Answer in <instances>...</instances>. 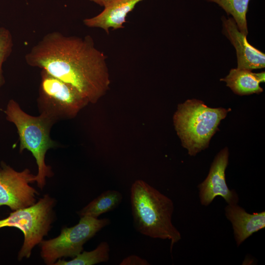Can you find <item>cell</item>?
<instances>
[{
	"instance_id": "1",
	"label": "cell",
	"mask_w": 265,
	"mask_h": 265,
	"mask_svg": "<svg viewBox=\"0 0 265 265\" xmlns=\"http://www.w3.org/2000/svg\"><path fill=\"white\" fill-rule=\"evenodd\" d=\"M25 58L29 66L44 70L74 86L89 103H96L109 88L106 56L95 47L89 35L48 33Z\"/></svg>"
},
{
	"instance_id": "2",
	"label": "cell",
	"mask_w": 265,
	"mask_h": 265,
	"mask_svg": "<svg viewBox=\"0 0 265 265\" xmlns=\"http://www.w3.org/2000/svg\"><path fill=\"white\" fill-rule=\"evenodd\" d=\"M131 203L136 230L152 238L170 240L171 251L181 239L172 222V200L145 181L137 180L131 188Z\"/></svg>"
},
{
	"instance_id": "3",
	"label": "cell",
	"mask_w": 265,
	"mask_h": 265,
	"mask_svg": "<svg viewBox=\"0 0 265 265\" xmlns=\"http://www.w3.org/2000/svg\"><path fill=\"white\" fill-rule=\"evenodd\" d=\"M6 119L16 126L20 140V152L30 151L36 160L38 167L35 182L42 189L46 184V178L53 176L50 166L45 162L47 151L57 146L50 136L52 127L56 122L43 113L32 116L25 112L14 100L9 101L4 110Z\"/></svg>"
},
{
	"instance_id": "4",
	"label": "cell",
	"mask_w": 265,
	"mask_h": 265,
	"mask_svg": "<svg viewBox=\"0 0 265 265\" xmlns=\"http://www.w3.org/2000/svg\"><path fill=\"white\" fill-rule=\"evenodd\" d=\"M231 109L211 108L197 99L179 105L173 117L175 130L188 154L195 156L209 146L221 121Z\"/></svg>"
},
{
	"instance_id": "5",
	"label": "cell",
	"mask_w": 265,
	"mask_h": 265,
	"mask_svg": "<svg viewBox=\"0 0 265 265\" xmlns=\"http://www.w3.org/2000/svg\"><path fill=\"white\" fill-rule=\"evenodd\" d=\"M56 200L47 194L34 204L10 213L0 220V229L14 227L24 234V240L18 254V260L28 259L32 249L47 236L55 218L53 208Z\"/></svg>"
},
{
	"instance_id": "6",
	"label": "cell",
	"mask_w": 265,
	"mask_h": 265,
	"mask_svg": "<svg viewBox=\"0 0 265 265\" xmlns=\"http://www.w3.org/2000/svg\"><path fill=\"white\" fill-rule=\"evenodd\" d=\"M89 103L74 86L41 70L37 99L40 113L57 122L75 117Z\"/></svg>"
},
{
	"instance_id": "7",
	"label": "cell",
	"mask_w": 265,
	"mask_h": 265,
	"mask_svg": "<svg viewBox=\"0 0 265 265\" xmlns=\"http://www.w3.org/2000/svg\"><path fill=\"white\" fill-rule=\"evenodd\" d=\"M110 222L106 218L81 217L75 226L63 228L56 238L41 241L39 245L42 259L45 264L53 265L61 258L76 257L83 251V245Z\"/></svg>"
},
{
	"instance_id": "8",
	"label": "cell",
	"mask_w": 265,
	"mask_h": 265,
	"mask_svg": "<svg viewBox=\"0 0 265 265\" xmlns=\"http://www.w3.org/2000/svg\"><path fill=\"white\" fill-rule=\"evenodd\" d=\"M35 176L28 168L17 171L1 161L0 207L6 206L12 211H15L34 204L39 193L30 184L35 182Z\"/></svg>"
},
{
	"instance_id": "9",
	"label": "cell",
	"mask_w": 265,
	"mask_h": 265,
	"mask_svg": "<svg viewBox=\"0 0 265 265\" xmlns=\"http://www.w3.org/2000/svg\"><path fill=\"white\" fill-rule=\"evenodd\" d=\"M229 151L222 149L216 156L206 178L198 186L200 202L209 206L217 196H221L227 204H238V197L235 190H230L226 184L225 170L228 164Z\"/></svg>"
},
{
	"instance_id": "10",
	"label": "cell",
	"mask_w": 265,
	"mask_h": 265,
	"mask_svg": "<svg viewBox=\"0 0 265 265\" xmlns=\"http://www.w3.org/2000/svg\"><path fill=\"white\" fill-rule=\"evenodd\" d=\"M222 33L235 47L238 68L252 70L265 68V54L253 47L240 32L233 18L222 17Z\"/></svg>"
},
{
	"instance_id": "11",
	"label": "cell",
	"mask_w": 265,
	"mask_h": 265,
	"mask_svg": "<svg viewBox=\"0 0 265 265\" xmlns=\"http://www.w3.org/2000/svg\"><path fill=\"white\" fill-rule=\"evenodd\" d=\"M144 0H113L98 15L83 20L85 26L91 28H99L108 33L110 29L124 28L127 15L137 3Z\"/></svg>"
},
{
	"instance_id": "12",
	"label": "cell",
	"mask_w": 265,
	"mask_h": 265,
	"mask_svg": "<svg viewBox=\"0 0 265 265\" xmlns=\"http://www.w3.org/2000/svg\"><path fill=\"white\" fill-rule=\"evenodd\" d=\"M225 215L232 224L238 246L254 233L265 228V212L249 213L238 204H227Z\"/></svg>"
},
{
	"instance_id": "13",
	"label": "cell",
	"mask_w": 265,
	"mask_h": 265,
	"mask_svg": "<svg viewBox=\"0 0 265 265\" xmlns=\"http://www.w3.org/2000/svg\"><path fill=\"white\" fill-rule=\"evenodd\" d=\"M265 72L255 73L251 70L235 68L230 70L229 74L221 81L236 94L239 95L260 94L263 91L261 82H265Z\"/></svg>"
},
{
	"instance_id": "14",
	"label": "cell",
	"mask_w": 265,
	"mask_h": 265,
	"mask_svg": "<svg viewBox=\"0 0 265 265\" xmlns=\"http://www.w3.org/2000/svg\"><path fill=\"white\" fill-rule=\"evenodd\" d=\"M122 199V194L117 190L104 191L78 212L77 214L80 217L89 216L98 218L100 215L115 209Z\"/></svg>"
},
{
	"instance_id": "15",
	"label": "cell",
	"mask_w": 265,
	"mask_h": 265,
	"mask_svg": "<svg viewBox=\"0 0 265 265\" xmlns=\"http://www.w3.org/2000/svg\"><path fill=\"white\" fill-rule=\"evenodd\" d=\"M110 247L106 241L101 242L90 251H82L70 261L58 259L53 265H93L106 262L109 258Z\"/></svg>"
},
{
	"instance_id": "16",
	"label": "cell",
	"mask_w": 265,
	"mask_h": 265,
	"mask_svg": "<svg viewBox=\"0 0 265 265\" xmlns=\"http://www.w3.org/2000/svg\"><path fill=\"white\" fill-rule=\"evenodd\" d=\"M216 3L235 20L241 33L247 36L248 33L246 14L250 0H206Z\"/></svg>"
},
{
	"instance_id": "17",
	"label": "cell",
	"mask_w": 265,
	"mask_h": 265,
	"mask_svg": "<svg viewBox=\"0 0 265 265\" xmlns=\"http://www.w3.org/2000/svg\"><path fill=\"white\" fill-rule=\"evenodd\" d=\"M13 47L12 35L5 27H0V88L5 82L3 74L2 65L10 55Z\"/></svg>"
},
{
	"instance_id": "18",
	"label": "cell",
	"mask_w": 265,
	"mask_h": 265,
	"mask_svg": "<svg viewBox=\"0 0 265 265\" xmlns=\"http://www.w3.org/2000/svg\"><path fill=\"white\" fill-rule=\"evenodd\" d=\"M120 265H148V262L140 257L132 255L124 258L120 263Z\"/></svg>"
},
{
	"instance_id": "19",
	"label": "cell",
	"mask_w": 265,
	"mask_h": 265,
	"mask_svg": "<svg viewBox=\"0 0 265 265\" xmlns=\"http://www.w3.org/2000/svg\"><path fill=\"white\" fill-rule=\"evenodd\" d=\"M89 0L101 6L104 7L113 0Z\"/></svg>"
}]
</instances>
